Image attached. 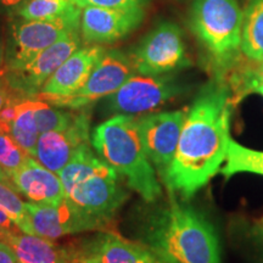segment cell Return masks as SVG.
Segmentation results:
<instances>
[{
    "label": "cell",
    "instance_id": "6da1fadb",
    "mask_svg": "<svg viewBox=\"0 0 263 263\" xmlns=\"http://www.w3.org/2000/svg\"><path fill=\"white\" fill-rule=\"evenodd\" d=\"M234 104L224 77L215 76L186 110L179 143L163 184L171 193L189 200L226 162Z\"/></svg>",
    "mask_w": 263,
    "mask_h": 263
},
{
    "label": "cell",
    "instance_id": "7a4b0ae2",
    "mask_svg": "<svg viewBox=\"0 0 263 263\" xmlns=\"http://www.w3.org/2000/svg\"><path fill=\"white\" fill-rule=\"evenodd\" d=\"M145 229L149 249L162 263H221L215 228L193 207L172 200Z\"/></svg>",
    "mask_w": 263,
    "mask_h": 263
},
{
    "label": "cell",
    "instance_id": "3957f363",
    "mask_svg": "<svg viewBox=\"0 0 263 263\" xmlns=\"http://www.w3.org/2000/svg\"><path fill=\"white\" fill-rule=\"evenodd\" d=\"M101 160L122 176L128 188L139 194L146 202H154L162 194L156 170L146 155L132 115H115L95 127L90 138Z\"/></svg>",
    "mask_w": 263,
    "mask_h": 263
},
{
    "label": "cell",
    "instance_id": "277c9868",
    "mask_svg": "<svg viewBox=\"0 0 263 263\" xmlns=\"http://www.w3.org/2000/svg\"><path fill=\"white\" fill-rule=\"evenodd\" d=\"M242 14L238 0H194L189 25L209 55L215 76L224 77L240 60Z\"/></svg>",
    "mask_w": 263,
    "mask_h": 263
},
{
    "label": "cell",
    "instance_id": "5b68a950",
    "mask_svg": "<svg viewBox=\"0 0 263 263\" xmlns=\"http://www.w3.org/2000/svg\"><path fill=\"white\" fill-rule=\"evenodd\" d=\"M81 16L82 9L76 8L55 20H16L11 26V37L5 50L4 70H20L60 39L81 32Z\"/></svg>",
    "mask_w": 263,
    "mask_h": 263
},
{
    "label": "cell",
    "instance_id": "8992f818",
    "mask_svg": "<svg viewBox=\"0 0 263 263\" xmlns=\"http://www.w3.org/2000/svg\"><path fill=\"white\" fill-rule=\"evenodd\" d=\"M136 73L129 55L120 50H105L103 57L83 87L68 97H45L38 95L37 99L57 107H66L70 110H81L88 107L93 101L106 98L120 89L126 82Z\"/></svg>",
    "mask_w": 263,
    "mask_h": 263
},
{
    "label": "cell",
    "instance_id": "52a82bcc",
    "mask_svg": "<svg viewBox=\"0 0 263 263\" xmlns=\"http://www.w3.org/2000/svg\"><path fill=\"white\" fill-rule=\"evenodd\" d=\"M137 73L162 76L190 65L183 33L173 22H161L129 55Z\"/></svg>",
    "mask_w": 263,
    "mask_h": 263
},
{
    "label": "cell",
    "instance_id": "ba28073f",
    "mask_svg": "<svg viewBox=\"0 0 263 263\" xmlns=\"http://www.w3.org/2000/svg\"><path fill=\"white\" fill-rule=\"evenodd\" d=\"M184 89V85L171 73L134 74L117 91L106 97V110L116 115L147 112L178 97Z\"/></svg>",
    "mask_w": 263,
    "mask_h": 263
},
{
    "label": "cell",
    "instance_id": "9c48e42d",
    "mask_svg": "<svg viewBox=\"0 0 263 263\" xmlns=\"http://www.w3.org/2000/svg\"><path fill=\"white\" fill-rule=\"evenodd\" d=\"M33 234L50 240L89 230H104L111 222L91 215L65 196L59 203L26 202Z\"/></svg>",
    "mask_w": 263,
    "mask_h": 263
},
{
    "label": "cell",
    "instance_id": "30bf717a",
    "mask_svg": "<svg viewBox=\"0 0 263 263\" xmlns=\"http://www.w3.org/2000/svg\"><path fill=\"white\" fill-rule=\"evenodd\" d=\"M186 110L137 116L136 122L144 149L163 180L176 155Z\"/></svg>",
    "mask_w": 263,
    "mask_h": 263
},
{
    "label": "cell",
    "instance_id": "8fae6325",
    "mask_svg": "<svg viewBox=\"0 0 263 263\" xmlns=\"http://www.w3.org/2000/svg\"><path fill=\"white\" fill-rule=\"evenodd\" d=\"M81 47V32L72 33L42 51L25 67L16 71L3 70V72L9 84L20 97L35 99L55 71Z\"/></svg>",
    "mask_w": 263,
    "mask_h": 263
},
{
    "label": "cell",
    "instance_id": "7c38bea8",
    "mask_svg": "<svg viewBox=\"0 0 263 263\" xmlns=\"http://www.w3.org/2000/svg\"><path fill=\"white\" fill-rule=\"evenodd\" d=\"M89 129L90 108H81L70 126L39 134L35 160L48 170L59 173L68 163L76 150L82 144L90 141Z\"/></svg>",
    "mask_w": 263,
    "mask_h": 263
},
{
    "label": "cell",
    "instance_id": "4fadbf2b",
    "mask_svg": "<svg viewBox=\"0 0 263 263\" xmlns=\"http://www.w3.org/2000/svg\"><path fill=\"white\" fill-rule=\"evenodd\" d=\"M66 196L91 215L112 222L115 213L127 200L128 193L120 184L118 173L111 170L76 184Z\"/></svg>",
    "mask_w": 263,
    "mask_h": 263
},
{
    "label": "cell",
    "instance_id": "5bb4252c",
    "mask_svg": "<svg viewBox=\"0 0 263 263\" xmlns=\"http://www.w3.org/2000/svg\"><path fill=\"white\" fill-rule=\"evenodd\" d=\"M144 16V11H122L88 6L82 9V41L87 45L110 44L117 42L139 27Z\"/></svg>",
    "mask_w": 263,
    "mask_h": 263
},
{
    "label": "cell",
    "instance_id": "9a60e30c",
    "mask_svg": "<svg viewBox=\"0 0 263 263\" xmlns=\"http://www.w3.org/2000/svg\"><path fill=\"white\" fill-rule=\"evenodd\" d=\"M104 52L105 49L98 44L81 47L55 71L38 95L68 97L74 94L89 78Z\"/></svg>",
    "mask_w": 263,
    "mask_h": 263
},
{
    "label": "cell",
    "instance_id": "2e32d148",
    "mask_svg": "<svg viewBox=\"0 0 263 263\" xmlns=\"http://www.w3.org/2000/svg\"><path fill=\"white\" fill-rule=\"evenodd\" d=\"M14 188L33 203H59L66 192L58 173L48 170L33 157L8 178Z\"/></svg>",
    "mask_w": 263,
    "mask_h": 263
},
{
    "label": "cell",
    "instance_id": "e0dca14e",
    "mask_svg": "<svg viewBox=\"0 0 263 263\" xmlns=\"http://www.w3.org/2000/svg\"><path fill=\"white\" fill-rule=\"evenodd\" d=\"M85 249L100 263H157L160 261L149 248L129 241L114 232H105L85 240Z\"/></svg>",
    "mask_w": 263,
    "mask_h": 263
},
{
    "label": "cell",
    "instance_id": "ac0fdd59",
    "mask_svg": "<svg viewBox=\"0 0 263 263\" xmlns=\"http://www.w3.org/2000/svg\"><path fill=\"white\" fill-rule=\"evenodd\" d=\"M4 241L14 249L21 263H65L67 250L50 239L20 232L8 235Z\"/></svg>",
    "mask_w": 263,
    "mask_h": 263
},
{
    "label": "cell",
    "instance_id": "d6986e66",
    "mask_svg": "<svg viewBox=\"0 0 263 263\" xmlns=\"http://www.w3.org/2000/svg\"><path fill=\"white\" fill-rule=\"evenodd\" d=\"M111 170H114L112 167L94 155L91 150V143L88 141V143L82 144L76 150L68 163L58 174L67 194L76 184L83 182L84 179L91 176L110 172Z\"/></svg>",
    "mask_w": 263,
    "mask_h": 263
},
{
    "label": "cell",
    "instance_id": "ffe728a7",
    "mask_svg": "<svg viewBox=\"0 0 263 263\" xmlns=\"http://www.w3.org/2000/svg\"><path fill=\"white\" fill-rule=\"evenodd\" d=\"M241 52L252 61H263V0H250L242 14Z\"/></svg>",
    "mask_w": 263,
    "mask_h": 263
},
{
    "label": "cell",
    "instance_id": "44dd1931",
    "mask_svg": "<svg viewBox=\"0 0 263 263\" xmlns=\"http://www.w3.org/2000/svg\"><path fill=\"white\" fill-rule=\"evenodd\" d=\"M34 100L24 99L16 105V117L11 123L9 134L29 156L35 159L39 130L34 120Z\"/></svg>",
    "mask_w": 263,
    "mask_h": 263
},
{
    "label": "cell",
    "instance_id": "7402d4cb",
    "mask_svg": "<svg viewBox=\"0 0 263 263\" xmlns=\"http://www.w3.org/2000/svg\"><path fill=\"white\" fill-rule=\"evenodd\" d=\"M219 173L229 179L238 173H254L263 176V151L250 149L230 139L226 162Z\"/></svg>",
    "mask_w": 263,
    "mask_h": 263
},
{
    "label": "cell",
    "instance_id": "603a6c76",
    "mask_svg": "<svg viewBox=\"0 0 263 263\" xmlns=\"http://www.w3.org/2000/svg\"><path fill=\"white\" fill-rule=\"evenodd\" d=\"M0 209L4 210L11 217L21 232L33 234L26 202L22 201L21 194L14 188V185L2 172H0Z\"/></svg>",
    "mask_w": 263,
    "mask_h": 263
},
{
    "label": "cell",
    "instance_id": "cb8c5ba5",
    "mask_svg": "<svg viewBox=\"0 0 263 263\" xmlns=\"http://www.w3.org/2000/svg\"><path fill=\"white\" fill-rule=\"evenodd\" d=\"M77 5L70 0H27L16 10L15 15L28 21L55 20L73 11Z\"/></svg>",
    "mask_w": 263,
    "mask_h": 263
},
{
    "label": "cell",
    "instance_id": "d4e9b609",
    "mask_svg": "<svg viewBox=\"0 0 263 263\" xmlns=\"http://www.w3.org/2000/svg\"><path fill=\"white\" fill-rule=\"evenodd\" d=\"M74 115L72 111H62L51 107V105L37 98L34 100V120L39 133L64 129L72 123Z\"/></svg>",
    "mask_w": 263,
    "mask_h": 263
},
{
    "label": "cell",
    "instance_id": "484cf974",
    "mask_svg": "<svg viewBox=\"0 0 263 263\" xmlns=\"http://www.w3.org/2000/svg\"><path fill=\"white\" fill-rule=\"evenodd\" d=\"M29 156L14 138L4 130H0V172L6 178L24 166Z\"/></svg>",
    "mask_w": 263,
    "mask_h": 263
},
{
    "label": "cell",
    "instance_id": "4316f807",
    "mask_svg": "<svg viewBox=\"0 0 263 263\" xmlns=\"http://www.w3.org/2000/svg\"><path fill=\"white\" fill-rule=\"evenodd\" d=\"M78 8L84 9L88 6H98L122 11H144L150 4V0H70Z\"/></svg>",
    "mask_w": 263,
    "mask_h": 263
},
{
    "label": "cell",
    "instance_id": "83f0119b",
    "mask_svg": "<svg viewBox=\"0 0 263 263\" xmlns=\"http://www.w3.org/2000/svg\"><path fill=\"white\" fill-rule=\"evenodd\" d=\"M67 250V258L65 263H100L94 255H91L85 246L82 245H73L70 248H66Z\"/></svg>",
    "mask_w": 263,
    "mask_h": 263
},
{
    "label": "cell",
    "instance_id": "f1b7e54d",
    "mask_svg": "<svg viewBox=\"0 0 263 263\" xmlns=\"http://www.w3.org/2000/svg\"><path fill=\"white\" fill-rule=\"evenodd\" d=\"M25 98L20 97L16 91L12 89L11 85L9 84L8 80H6L4 72L0 70V111L3 110V107L6 106L11 101H20L24 100Z\"/></svg>",
    "mask_w": 263,
    "mask_h": 263
},
{
    "label": "cell",
    "instance_id": "f546056e",
    "mask_svg": "<svg viewBox=\"0 0 263 263\" xmlns=\"http://www.w3.org/2000/svg\"><path fill=\"white\" fill-rule=\"evenodd\" d=\"M21 232L17 224L12 221V218L6 213L4 210L0 209V234L8 236L11 234H16V233Z\"/></svg>",
    "mask_w": 263,
    "mask_h": 263
},
{
    "label": "cell",
    "instance_id": "4dcf8cb0",
    "mask_svg": "<svg viewBox=\"0 0 263 263\" xmlns=\"http://www.w3.org/2000/svg\"><path fill=\"white\" fill-rule=\"evenodd\" d=\"M0 263H21L14 249L4 240H0Z\"/></svg>",
    "mask_w": 263,
    "mask_h": 263
},
{
    "label": "cell",
    "instance_id": "1f68e13d",
    "mask_svg": "<svg viewBox=\"0 0 263 263\" xmlns=\"http://www.w3.org/2000/svg\"><path fill=\"white\" fill-rule=\"evenodd\" d=\"M27 0H0V9L8 14L15 15L16 10Z\"/></svg>",
    "mask_w": 263,
    "mask_h": 263
},
{
    "label": "cell",
    "instance_id": "d6a6232c",
    "mask_svg": "<svg viewBox=\"0 0 263 263\" xmlns=\"http://www.w3.org/2000/svg\"><path fill=\"white\" fill-rule=\"evenodd\" d=\"M5 61V48H4V43H3L2 38H0V70H2V66Z\"/></svg>",
    "mask_w": 263,
    "mask_h": 263
},
{
    "label": "cell",
    "instance_id": "836d02e7",
    "mask_svg": "<svg viewBox=\"0 0 263 263\" xmlns=\"http://www.w3.org/2000/svg\"><path fill=\"white\" fill-rule=\"evenodd\" d=\"M255 93H257V94L262 95V97H263V84H261L259 87H257V89L255 90Z\"/></svg>",
    "mask_w": 263,
    "mask_h": 263
},
{
    "label": "cell",
    "instance_id": "e575fe53",
    "mask_svg": "<svg viewBox=\"0 0 263 263\" xmlns=\"http://www.w3.org/2000/svg\"><path fill=\"white\" fill-rule=\"evenodd\" d=\"M0 240H4V235L0 234Z\"/></svg>",
    "mask_w": 263,
    "mask_h": 263
},
{
    "label": "cell",
    "instance_id": "d590c367",
    "mask_svg": "<svg viewBox=\"0 0 263 263\" xmlns=\"http://www.w3.org/2000/svg\"><path fill=\"white\" fill-rule=\"evenodd\" d=\"M157 263H162V262H161V261H159V262H157Z\"/></svg>",
    "mask_w": 263,
    "mask_h": 263
},
{
    "label": "cell",
    "instance_id": "8d00e7d4",
    "mask_svg": "<svg viewBox=\"0 0 263 263\" xmlns=\"http://www.w3.org/2000/svg\"><path fill=\"white\" fill-rule=\"evenodd\" d=\"M262 222H263V219H262Z\"/></svg>",
    "mask_w": 263,
    "mask_h": 263
},
{
    "label": "cell",
    "instance_id": "74e56055",
    "mask_svg": "<svg viewBox=\"0 0 263 263\" xmlns=\"http://www.w3.org/2000/svg\"><path fill=\"white\" fill-rule=\"evenodd\" d=\"M262 263H263V262H262Z\"/></svg>",
    "mask_w": 263,
    "mask_h": 263
}]
</instances>
